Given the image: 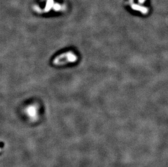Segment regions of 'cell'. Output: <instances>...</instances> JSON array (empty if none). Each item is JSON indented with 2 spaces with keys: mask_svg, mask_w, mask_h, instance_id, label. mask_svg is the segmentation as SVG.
Wrapping results in <instances>:
<instances>
[{
  "mask_svg": "<svg viewBox=\"0 0 168 167\" xmlns=\"http://www.w3.org/2000/svg\"><path fill=\"white\" fill-rule=\"evenodd\" d=\"M77 59V56L73 52H66L55 58L53 60V63L55 65L62 66L74 63Z\"/></svg>",
  "mask_w": 168,
  "mask_h": 167,
  "instance_id": "obj_1",
  "label": "cell"
},
{
  "mask_svg": "<svg viewBox=\"0 0 168 167\" xmlns=\"http://www.w3.org/2000/svg\"><path fill=\"white\" fill-rule=\"evenodd\" d=\"M52 4H53V0H48L45 10H47V11L48 10H49L50 7H51L52 6Z\"/></svg>",
  "mask_w": 168,
  "mask_h": 167,
  "instance_id": "obj_2",
  "label": "cell"
}]
</instances>
